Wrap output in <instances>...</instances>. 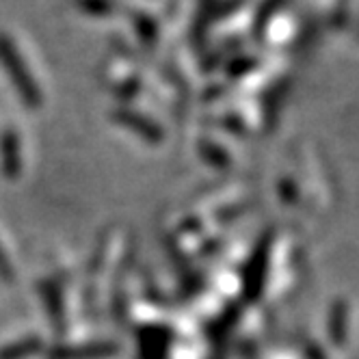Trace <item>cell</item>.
Returning a JSON list of instances; mask_svg holds the SVG:
<instances>
[{"label": "cell", "instance_id": "6da1fadb", "mask_svg": "<svg viewBox=\"0 0 359 359\" xmlns=\"http://www.w3.org/2000/svg\"><path fill=\"white\" fill-rule=\"evenodd\" d=\"M0 61H3L5 67L11 72L15 85L20 87V91L24 95H33L35 93V85H33L31 76H29V69L24 67V61H22L20 53L15 50L11 37H7L3 33H0Z\"/></svg>", "mask_w": 359, "mask_h": 359}, {"label": "cell", "instance_id": "7a4b0ae2", "mask_svg": "<svg viewBox=\"0 0 359 359\" xmlns=\"http://www.w3.org/2000/svg\"><path fill=\"white\" fill-rule=\"evenodd\" d=\"M135 29H137V33H139V37L143 41L151 43L154 39H156V24H154L151 18H147L143 13H135Z\"/></svg>", "mask_w": 359, "mask_h": 359}, {"label": "cell", "instance_id": "3957f363", "mask_svg": "<svg viewBox=\"0 0 359 359\" xmlns=\"http://www.w3.org/2000/svg\"><path fill=\"white\" fill-rule=\"evenodd\" d=\"M76 3H79V7L83 11H87L91 15H104L113 9L109 0H76Z\"/></svg>", "mask_w": 359, "mask_h": 359}]
</instances>
